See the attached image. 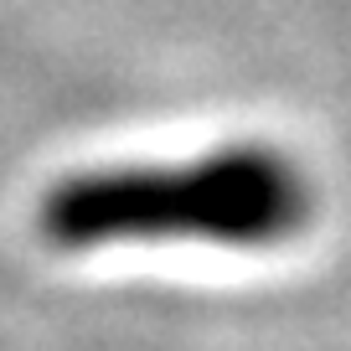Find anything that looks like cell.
Listing matches in <instances>:
<instances>
[{
	"mask_svg": "<svg viewBox=\"0 0 351 351\" xmlns=\"http://www.w3.org/2000/svg\"><path fill=\"white\" fill-rule=\"evenodd\" d=\"M310 217L305 176L263 145H228L186 165H119L73 176L42 202L52 248L104 243H222L274 248Z\"/></svg>",
	"mask_w": 351,
	"mask_h": 351,
	"instance_id": "6da1fadb",
	"label": "cell"
}]
</instances>
